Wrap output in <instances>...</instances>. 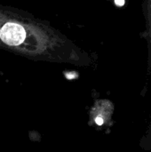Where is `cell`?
Listing matches in <instances>:
<instances>
[{"instance_id":"1","label":"cell","mask_w":151,"mask_h":152,"mask_svg":"<svg viewBox=\"0 0 151 152\" xmlns=\"http://www.w3.org/2000/svg\"><path fill=\"white\" fill-rule=\"evenodd\" d=\"M64 41L50 28L11 8L0 7V47L27 57H52Z\"/></svg>"},{"instance_id":"2","label":"cell","mask_w":151,"mask_h":152,"mask_svg":"<svg viewBox=\"0 0 151 152\" xmlns=\"http://www.w3.org/2000/svg\"><path fill=\"white\" fill-rule=\"evenodd\" d=\"M95 122L98 126H101L103 125V118L101 117V116H98L96 118H95Z\"/></svg>"},{"instance_id":"3","label":"cell","mask_w":151,"mask_h":152,"mask_svg":"<svg viewBox=\"0 0 151 152\" xmlns=\"http://www.w3.org/2000/svg\"><path fill=\"white\" fill-rule=\"evenodd\" d=\"M150 15H151V12H150ZM150 22H151V19H150Z\"/></svg>"}]
</instances>
